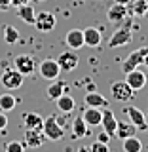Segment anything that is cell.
<instances>
[{
    "label": "cell",
    "instance_id": "obj_1",
    "mask_svg": "<svg viewBox=\"0 0 148 152\" xmlns=\"http://www.w3.org/2000/svg\"><path fill=\"white\" fill-rule=\"evenodd\" d=\"M42 135H44V139H47V141H61L65 137V127L59 124L57 116H47V118H44Z\"/></svg>",
    "mask_w": 148,
    "mask_h": 152
},
{
    "label": "cell",
    "instance_id": "obj_2",
    "mask_svg": "<svg viewBox=\"0 0 148 152\" xmlns=\"http://www.w3.org/2000/svg\"><path fill=\"white\" fill-rule=\"evenodd\" d=\"M133 40V31H131V21L127 23V19H125V25H120L114 31V34L110 36V40H108V46L112 48H123V46H127L129 42Z\"/></svg>",
    "mask_w": 148,
    "mask_h": 152
},
{
    "label": "cell",
    "instance_id": "obj_3",
    "mask_svg": "<svg viewBox=\"0 0 148 152\" xmlns=\"http://www.w3.org/2000/svg\"><path fill=\"white\" fill-rule=\"evenodd\" d=\"M110 95L114 97V101H118V103H129L135 99L137 91L129 88V84L125 80H120V82H114L110 86Z\"/></svg>",
    "mask_w": 148,
    "mask_h": 152
},
{
    "label": "cell",
    "instance_id": "obj_4",
    "mask_svg": "<svg viewBox=\"0 0 148 152\" xmlns=\"http://www.w3.org/2000/svg\"><path fill=\"white\" fill-rule=\"evenodd\" d=\"M23 80H25V76L19 72V70H15V69H6L2 72V76H0V84H2L8 91L19 89L23 86Z\"/></svg>",
    "mask_w": 148,
    "mask_h": 152
},
{
    "label": "cell",
    "instance_id": "obj_5",
    "mask_svg": "<svg viewBox=\"0 0 148 152\" xmlns=\"http://www.w3.org/2000/svg\"><path fill=\"white\" fill-rule=\"evenodd\" d=\"M106 19L110 23H114V25L125 23V19H129V8H127V4L114 2L112 6L106 10Z\"/></svg>",
    "mask_w": 148,
    "mask_h": 152
},
{
    "label": "cell",
    "instance_id": "obj_6",
    "mask_svg": "<svg viewBox=\"0 0 148 152\" xmlns=\"http://www.w3.org/2000/svg\"><path fill=\"white\" fill-rule=\"evenodd\" d=\"M146 53H148V48H139V50L131 51V53L123 59V63H122L123 74L129 72V70H133V69H139V66L142 65V61H144V55Z\"/></svg>",
    "mask_w": 148,
    "mask_h": 152
},
{
    "label": "cell",
    "instance_id": "obj_7",
    "mask_svg": "<svg viewBox=\"0 0 148 152\" xmlns=\"http://www.w3.org/2000/svg\"><path fill=\"white\" fill-rule=\"evenodd\" d=\"M13 69L19 70L23 76H28L36 70V59L28 53H21L13 59Z\"/></svg>",
    "mask_w": 148,
    "mask_h": 152
},
{
    "label": "cell",
    "instance_id": "obj_8",
    "mask_svg": "<svg viewBox=\"0 0 148 152\" xmlns=\"http://www.w3.org/2000/svg\"><path fill=\"white\" fill-rule=\"evenodd\" d=\"M38 72L44 80H57L61 74V69L59 65H57V59H44L40 61V65H38Z\"/></svg>",
    "mask_w": 148,
    "mask_h": 152
},
{
    "label": "cell",
    "instance_id": "obj_9",
    "mask_svg": "<svg viewBox=\"0 0 148 152\" xmlns=\"http://www.w3.org/2000/svg\"><path fill=\"white\" fill-rule=\"evenodd\" d=\"M34 27L46 34V32H51L57 27V19L51 12H38L36 19H34Z\"/></svg>",
    "mask_w": 148,
    "mask_h": 152
},
{
    "label": "cell",
    "instance_id": "obj_10",
    "mask_svg": "<svg viewBox=\"0 0 148 152\" xmlns=\"http://www.w3.org/2000/svg\"><path fill=\"white\" fill-rule=\"evenodd\" d=\"M123 114H125L127 120H129L133 126L137 127V129H141V131L148 129V124H146V116H144V112L139 110L137 107H123Z\"/></svg>",
    "mask_w": 148,
    "mask_h": 152
},
{
    "label": "cell",
    "instance_id": "obj_11",
    "mask_svg": "<svg viewBox=\"0 0 148 152\" xmlns=\"http://www.w3.org/2000/svg\"><path fill=\"white\" fill-rule=\"evenodd\" d=\"M78 63H80V59H78V55H76V51H72V50H66L57 57V65H59V69L65 70V72L74 70L76 66H78Z\"/></svg>",
    "mask_w": 148,
    "mask_h": 152
},
{
    "label": "cell",
    "instance_id": "obj_12",
    "mask_svg": "<svg viewBox=\"0 0 148 152\" xmlns=\"http://www.w3.org/2000/svg\"><path fill=\"white\" fill-rule=\"evenodd\" d=\"M125 82L129 84L131 89H135V91H141V89L146 86L148 78H146V74L142 72V70L133 69V70H129V72H125Z\"/></svg>",
    "mask_w": 148,
    "mask_h": 152
},
{
    "label": "cell",
    "instance_id": "obj_13",
    "mask_svg": "<svg viewBox=\"0 0 148 152\" xmlns=\"http://www.w3.org/2000/svg\"><path fill=\"white\" fill-rule=\"evenodd\" d=\"M65 44L69 46V50H82L84 48V31L82 28H70L65 34Z\"/></svg>",
    "mask_w": 148,
    "mask_h": 152
},
{
    "label": "cell",
    "instance_id": "obj_14",
    "mask_svg": "<svg viewBox=\"0 0 148 152\" xmlns=\"http://www.w3.org/2000/svg\"><path fill=\"white\" fill-rule=\"evenodd\" d=\"M84 31V46L87 48H99L103 42V34L97 27H85Z\"/></svg>",
    "mask_w": 148,
    "mask_h": 152
},
{
    "label": "cell",
    "instance_id": "obj_15",
    "mask_svg": "<svg viewBox=\"0 0 148 152\" xmlns=\"http://www.w3.org/2000/svg\"><path fill=\"white\" fill-rule=\"evenodd\" d=\"M101 126H103V131L106 135L114 137L116 135V126H118V120L114 116V112L110 108H103V118H101Z\"/></svg>",
    "mask_w": 148,
    "mask_h": 152
},
{
    "label": "cell",
    "instance_id": "obj_16",
    "mask_svg": "<svg viewBox=\"0 0 148 152\" xmlns=\"http://www.w3.org/2000/svg\"><path fill=\"white\" fill-rule=\"evenodd\" d=\"M82 118H84V122L87 124L89 127L101 126V118H103V108H97V107H87V108H85V110L82 112Z\"/></svg>",
    "mask_w": 148,
    "mask_h": 152
},
{
    "label": "cell",
    "instance_id": "obj_17",
    "mask_svg": "<svg viewBox=\"0 0 148 152\" xmlns=\"http://www.w3.org/2000/svg\"><path fill=\"white\" fill-rule=\"evenodd\" d=\"M21 120H23V127H25V129H38V131H42L44 118H42L38 112H25Z\"/></svg>",
    "mask_w": 148,
    "mask_h": 152
},
{
    "label": "cell",
    "instance_id": "obj_18",
    "mask_svg": "<svg viewBox=\"0 0 148 152\" xmlns=\"http://www.w3.org/2000/svg\"><path fill=\"white\" fill-rule=\"evenodd\" d=\"M66 89H69V86H66V82H63V80H51V84H50V88L46 89V95H47V99H51V101H55V99H59L63 93H66Z\"/></svg>",
    "mask_w": 148,
    "mask_h": 152
},
{
    "label": "cell",
    "instance_id": "obj_19",
    "mask_svg": "<svg viewBox=\"0 0 148 152\" xmlns=\"http://www.w3.org/2000/svg\"><path fill=\"white\" fill-rule=\"evenodd\" d=\"M25 146L28 148H38V146L44 145V135H42V131L38 129H25V142H23Z\"/></svg>",
    "mask_w": 148,
    "mask_h": 152
},
{
    "label": "cell",
    "instance_id": "obj_20",
    "mask_svg": "<svg viewBox=\"0 0 148 152\" xmlns=\"http://www.w3.org/2000/svg\"><path fill=\"white\" fill-rule=\"evenodd\" d=\"M72 139H82V137H87L89 135V126L84 122L82 114L80 116H76L72 120Z\"/></svg>",
    "mask_w": 148,
    "mask_h": 152
},
{
    "label": "cell",
    "instance_id": "obj_21",
    "mask_svg": "<svg viewBox=\"0 0 148 152\" xmlns=\"http://www.w3.org/2000/svg\"><path fill=\"white\" fill-rule=\"evenodd\" d=\"M85 104L87 107H97V108H106L108 107V101L104 95H101L99 91H89L87 95H85Z\"/></svg>",
    "mask_w": 148,
    "mask_h": 152
},
{
    "label": "cell",
    "instance_id": "obj_22",
    "mask_svg": "<svg viewBox=\"0 0 148 152\" xmlns=\"http://www.w3.org/2000/svg\"><path fill=\"white\" fill-rule=\"evenodd\" d=\"M17 15L21 21H25L27 25H34V19H36V12L32 8V4H23V6L17 8Z\"/></svg>",
    "mask_w": 148,
    "mask_h": 152
},
{
    "label": "cell",
    "instance_id": "obj_23",
    "mask_svg": "<svg viewBox=\"0 0 148 152\" xmlns=\"http://www.w3.org/2000/svg\"><path fill=\"white\" fill-rule=\"evenodd\" d=\"M137 133V127L133 126L129 120H123V122H118L116 126V137L118 139H125V137H133Z\"/></svg>",
    "mask_w": 148,
    "mask_h": 152
},
{
    "label": "cell",
    "instance_id": "obj_24",
    "mask_svg": "<svg viewBox=\"0 0 148 152\" xmlns=\"http://www.w3.org/2000/svg\"><path fill=\"white\" fill-rule=\"evenodd\" d=\"M57 101V108H59L63 114H70L74 110V107H76V103H74V99L70 97L69 93H63L59 99H55Z\"/></svg>",
    "mask_w": 148,
    "mask_h": 152
},
{
    "label": "cell",
    "instance_id": "obj_25",
    "mask_svg": "<svg viewBox=\"0 0 148 152\" xmlns=\"http://www.w3.org/2000/svg\"><path fill=\"white\" fill-rule=\"evenodd\" d=\"M17 97L15 95H12V93H2L0 95V110L2 112H9V110H13V108L17 107Z\"/></svg>",
    "mask_w": 148,
    "mask_h": 152
},
{
    "label": "cell",
    "instance_id": "obj_26",
    "mask_svg": "<svg viewBox=\"0 0 148 152\" xmlns=\"http://www.w3.org/2000/svg\"><path fill=\"white\" fill-rule=\"evenodd\" d=\"M129 12L135 17H144L148 13V0H131Z\"/></svg>",
    "mask_w": 148,
    "mask_h": 152
},
{
    "label": "cell",
    "instance_id": "obj_27",
    "mask_svg": "<svg viewBox=\"0 0 148 152\" xmlns=\"http://www.w3.org/2000/svg\"><path fill=\"white\" fill-rule=\"evenodd\" d=\"M122 148H123V152H141L142 150V142L137 139L135 135L125 137V139H122Z\"/></svg>",
    "mask_w": 148,
    "mask_h": 152
},
{
    "label": "cell",
    "instance_id": "obj_28",
    "mask_svg": "<svg viewBox=\"0 0 148 152\" xmlns=\"http://www.w3.org/2000/svg\"><path fill=\"white\" fill-rule=\"evenodd\" d=\"M4 40L8 44H17L19 42V31L13 25H6L4 27Z\"/></svg>",
    "mask_w": 148,
    "mask_h": 152
},
{
    "label": "cell",
    "instance_id": "obj_29",
    "mask_svg": "<svg viewBox=\"0 0 148 152\" xmlns=\"http://www.w3.org/2000/svg\"><path fill=\"white\" fill-rule=\"evenodd\" d=\"M6 152H25V145L19 141H8L6 142Z\"/></svg>",
    "mask_w": 148,
    "mask_h": 152
},
{
    "label": "cell",
    "instance_id": "obj_30",
    "mask_svg": "<svg viewBox=\"0 0 148 152\" xmlns=\"http://www.w3.org/2000/svg\"><path fill=\"white\" fill-rule=\"evenodd\" d=\"M89 152H110L106 142H101V141H93L91 146H89Z\"/></svg>",
    "mask_w": 148,
    "mask_h": 152
},
{
    "label": "cell",
    "instance_id": "obj_31",
    "mask_svg": "<svg viewBox=\"0 0 148 152\" xmlns=\"http://www.w3.org/2000/svg\"><path fill=\"white\" fill-rule=\"evenodd\" d=\"M6 127H8V116L0 110V131H4Z\"/></svg>",
    "mask_w": 148,
    "mask_h": 152
},
{
    "label": "cell",
    "instance_id": "obj_32",
    "mask_svg": "<svg viewBox=\"0 0 148 152\" xmlns=\"http://www.w3.org/2000/svg\"><path fill=\"white\" fill-rule=\"evenodd\" d=\"M8 8H12V0H0V12H6Z\"/></svg>",
    "mask_w": 148,
    "mask_h": 152
},
{
    "label": "cell",
    "instance_id": "obj_33",
    "mask_svg": "<svg viewBox=\"0 0 148 152\" xmlns=\"http://www.w3.org/2000/svg\"><path fill=\"white\" fill-rule=\"evenodd\" d=\"M110 139H112V137H110V135H106L104 131H103V133H99V137H97V141H101V142H106V145H108V141H110Z\"/></svg>",
    "mask_w": 148,
    "mask_h": 152
},
{
    "label": "cell",
    "instance_id": "obj_34",
    "mask_svg": "<svg viewBox=\"0 0 148 152\" xmlns=\"http://www.w3.org/2000/svg\"><path fill=\"white\" fill-rule=\"evenodd\" d=\"M32 0H12V6L13 8H19V6H23V4H31Z\"/></svg>",
    "mask_w": 148,
    "mask_h": 152
},
{
    "label": "cell",
    "instance_id": "obj_35",
    "mask_svg": "<svg viewBox=\"0 0 148 152\" xmlns=\"http://www.w3.org/2000/svg\"><path fill=\"white\" fill-rule=\"evenodd\" d=\"M142 65H144V66H146V70H148V53L144 55V61H142Z\"/></svg>",
    "mask_w": 148,
    "mask_h": 152
},
{
    "label": "cell",
    "instance_id": "obj_36",
    "mask_svg": "<svg viewBox=\"0 0 148 152\" xmlns=\"http://www.w3.org/2000/svg\"><path fill=\"white\" fill-rule=\"evenodd\" d=\"M78 152H89V148H87V146H80Z\"/></svg>",
    "mask_w": 148,
    "mask_h": 152
},
{
    "label": "cell",
    "instance_id": "obj_37",
    "mask_svg": "<svg viewBox=\"0 0 148 152\" xmlns=\"http://www.w3.org/2000/svg\"><path fill=\"white\" fill-rule=\"evenodd\" d=\"M114 2H120V4H129L131 0H114Z\"/></svg>",
    "mask_w": 148,
    "mask_h": 152
},
{
    "label": "cell",
    "instance_id": "obj_38",
    "mask_svg": "<svg viewBox=\"0 0 148 152\" xmlns=\"http://www.w3.org/2000/svg\"><path fill=\"white\" fill-rule=\"evenodd\" d=\"M144 116H146V124H148V112H146V114H144Z\"/></svg>",
    "mask_w": 148,
    "mask_h": 152
},
{
    "label": "cell",
    "instance_id": "obj_39",
    "mask_svg": "<svg viewBox=\"0 0 148 152\" xmlns=\"http://www.w3.org/2000/svg\"><path fill=\"white\" fill-rule=\"evenodd\" d=\"M34 2H46V0H34Z\"/></svg>",
    "mask_w": 148,
    "mask_h": 152
}]
</instances>
